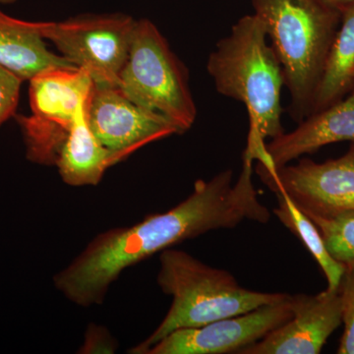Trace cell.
Segmentation results:
<instances>
[{
	"label": "cell",
	"instance_id": "cell-7",
	"mask_svg": "<svg viewBox=\"0 0 354 354\" xmlns=\"http://www.w3.org/2000/svg\"><path fill=\"white\" fill-rule=\"evenodd\" d=\"M29 81L32 115L15 114L14 118L22 130L28 158L53 165L79 106L94 83L87 72L78 67L46 70Z\"/></svg>",
	"mask_w": 354,
	"mask_h": 354
},
{
	"label": "cell",
	"instance_id": "cell-12",
	"mask_svg": "<svg viewBox=\"0 0 354 354\" xmlns=\"http://www.w3.org/2000/svg\"><path fill=\"white\" fill-rule=\"evenodd\" d=\"M344 141L354 142V88L348 97L310 114L292 131L270 140L254 153L253 160L278 169L322 147Z\"/></svg>",
	"mask_w": 354,
	"mask_h": 354
},
{
	"label": "cell",
	"instance_id": "cell-9",
	"mask_svg": "<svg viewBox=\"0 0 354 354\" xmlns=\"http://www.w3.org/2000/svg\"><path fill=\"white\" fill-rule=\"evenodd\" d=\"M86 114L95 136L121 160L147 144L181 134L171 121L134 104L118 87L93 84Z\"/></svg>",
	"mask_w": 354,
	"mask_h": 354
},
{
	"label": "cell",
	"instance_id": "cell-17",
	"mask_svg": "<svg viewBox=\"0 0 354 354\" xmlns=\"http://www.w3.org/2000/svg\"><path fill=\"white\" fill-rule=\"evenodd\" d=\"M318 228L328 252L346 268L354 267V211L333 218H311Z\"/></svg>",
	"mask_w": 354,
	"mask_h": 354
},
{
	"label": "cell",
	"instance_id": "cell-4",
	"mask_svg": "<svg viewBox=\"0 0 354 354\" xmlns=\"http://www.w3.org/2000/svg\"><path fill=\"white\" fill-rule=\"evenodd\" d=\"M158 285L172 297L171 308L157 329L128 353L146 354L174 330L196 328L228 317L241 315L267 304L288 299V293L247 290L225 270L205 264L185 251L160 252Z\"/></svg>",
	"mask_w": 354,
	"mask_h": 354
},
{
	"label": "cell",
	"instance_id": "cell-11",
	"mask_svg": "<svg viewBox=\"0 0 354 354\" xmlns=\"http://www.w3.org/2000/svg\"><path fill=\"white\" fill-rule=\"evenodd\" d=\"M292 316L260 341L237 354H318L342 325L339 288L318 295H290Z\"/></svg>",
	"mask_w": 354,
	"mask_h": 354
},
{
	"label": "cell",
	"instance_id": "cell-16",
	"mask_svg": "<svg viewBox=\"0 0 354 354\" xmlns=\"http://www.w3.org/2000/svg\"><path fill=\"white\" fill-rule=\"evenodd\" d=\"M278 207L272 209L274 215L288 230L295 235L320 266L329 290H337L344 272V266L330 255L318 228L308 216L302 213L286 195L276 194Z\"/></svg>",
	"mask_w": 354,
	"mask_h": 354
},
{
	"label": "cell",
	"instance_id": "cell-18",
	"mask_svg": "<svg viewBox=\"0 0 354 354\" xmlns=\"http://www.w3.org/2000/svg\"><path fill=\"white\" fill-rule=\"evenodd\" d=\"M342 298V333L339 354H354V267L346 268L339 286Z\"/></svg>",
	"mask_w": 354,
	"mask_h": 354
},
{
	"label": "cell",
	"instance_id": "cell-13",
	"mask_svg": "<svg viewBox=\"0 0 354 354\" xmlns=\"http://www.w3.org/2000/svg\"><path fill=\"white\" fill-rule=\"evenodd\" d=\"M87 97L79 106L53 162L62 180L70 186L97 185L106 169L121 160L120 156L102 145L91 129L86 114Z\"/></svg>",
	"mask_w": 354,
	"mask_h": 354
},
{
	"label": "cell",
	"instance_id": "cell-3",
	"mask_svg": "<svg viewBox=\"0 0 354 354\" xmlns=\"http://www.w3.org/2000/svg\"><path fill=\"white\" fill-rule=\"evenodd\" d=\"M283 68L295 122L312 113L342 13L320 0H250Z\"/></svg>",
	"mask_w": 354,
	"mask_h": 354
},
{
	"label": "cell",
	"instance_id": "cell-5",
	"mask_svg": "<svg viewBox=\"0 0 354 354\" xmlns=\"http://www.w3.org/2000/svg\"><path fill=\"white\" fill-rule=\"evenodd\" d=\"M118 88L134 104L171 121L181 134L196 120L187 69L150 20H137Z\"/></svg>",
	"mask_w": 354,
	"mask_h": 354
},
{
	"label": "cell",
	"instance_id": "cell-1",
	"mask_svg": "<svg viewBox=\"0 0 354 354\" xmlns=\"http://www.w3.org/2000/svg\"><path fill=\"white\" fill-rule=\"evenodd\" d=\"M253 172V160L243 156L235 183L232 169L209 180L199 179L192 194L165 213L97 234L55 274V288L78 306L101 305L121 272L155 254L212 230L234 228L244 221L265 225L271 213L258 197Z\"/></svg>",
	"mask_w": 354,
	"mask_h": 354
},
{
	"label": "cell",
	"instance_id": "cell-6",
	"mask_svg": "<svg viewBox=\"0 0 354 354\" xmlns=\"http://www.w3.org/2000/svg\"><path fill=\"white\" fill-rule=\"evenodd\" d=\"M136 23L125 14H84L43 22V36L70 64L87 72L95 85L118 87Z\"/></svg>",
	"mask_w": 354,
	"mask_h": 354
},
{
	"label": "cell",
	"instance_id": "cell-14",
	"mask_svg": "<svg viewBox=\"0 0 354 354\" xmlns=\"http://www.w3.org/2000/svg\"><path fill=\"white\" fill-rule=\"evenodd\" d=\"M0 65L24 81L46 70L76 67L48 50L43 36V22L16 19L2 12L1 9Z\"/></svg>",
	"mask_w": 354,
	"mask_h": 354
},
{
	"label": "cell",
	"instance_id": "cell-21",
	"mask_svg": "<svg viewBox=\"0 0 354 354\" xmlns=\"http://www.w3.org/2000/svg\"><path fill=\"white\" fill-rule=\"evenodd\" d=\"M320 1L341 13L354 4V0H320Z\"/></svg>",
	"mask_w": 354,
	"mask_h": 354
},
{
	"label": "cell",
	"instance_id": "cell-19",
	"mask_svg": "<svg viewBox=\"0 0 354 354\" xmlns=\"http://www.w3.org/2000/svg\"><path fill=\"white\" fill-rule=\"evenodd\" d=\"M23 79L0 65V127L15 115Z\"/></svg>",
	"mask_w": 354,
	"mask_h": 354
},
{
	"label": "cell",
	"instance_id": "cell-2",
	"mask_svg": "<svg viewBox=\"0 0 354 354\" xmlns=\"http://www.w3.org/2000/svg\"><path fill=\"white\" fill-rule=\"evenodd\" d=\"M267 38L264 23L256 14L243 16L230 34L216 43L207 62L216 91L246 106L250 122L248 150L285 133L281 102L285 76Z\"/></svg>",
	"mask_w": 354,
	"mask_h": 354
},
{
	"label": "cell",
	"instance_id": "cell-22",
	"mask_svg": "<svg viewBox=\"0 0 354 354\" xmlns=\"http://www.w3.org/2000/svg\"><path fill=\"white\" fill-rule=\"evenodd\" d=\"M17 1V0H0V3L2 4H11L14 3V2Z\"/></svg>",
	"mask_w": 354,
	"mask_h": 354
},
{
	"label": "cell",
	"instance_id": "cell-8",
	"mask_svg": "<svg viewBox=\"0 0 354 354\" xmlns=\"http://www.w3.org/2000/svg\"><path fill=\"white\" fill-rule=\"evenodd\" d=\"M254 171L272 193L290 198L309 218L354 211V142L344 156L324 162L301 158L270 169L256 162Z\"/></svg>",
	"mask_w": 354,
	"mask_h": 354
},
{
	"label": "cell",
	"instance_id": "cell-10",
	"mask_svg": "<svg viewBox=\"0 0 354 354\" xmlns=\"http://www.w3.org/2000/svg\"><path fill=\"white\" fill-rule=\"evenodd\" d=\"M290 297L241 315L221 319L196 328L174 330L146 354L236 353L290 320Z\"/></svg>",
	"mask_w": 354,
	"mask_h": 354
},
{
	"label": "cell",
	"instance_id": "cell-15",
	"mask_svg": "<svg viewBox=\"0 0 354 354\" xmlns=\"http://www.w3.org/2000/svg\"><path fill=\"white\" fill-rule=\"evenodd\" d=\"M354 88V4L342 13L341 25L333 41L312 113L333 106Z\"/></svg>",
	"mask_w": 354,
	"mask_h": 354
},
{
	"label": "cell",
	"instance_id": "cell-20",
	"mask_svg": "<svg viewBox=\"0 0 354 354\" xmlns=\"http://www.w3.org/2000/svg\"><path fill=\"white\" fill-rule=\"evenodd\" d=\"M118 344L106 328L95 324L88 326L85 341L79 353H114Z\"/></svg>",
	"mask_w": 354,
	"mask_h": 354
}]
</instances>
